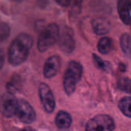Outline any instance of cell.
Returning a JSON list of instances; mask_svg holds the SVG:
<instances>
[{
	"mask_svg": "<svg viewBox=\"0 0 131 131\" xmlns=\"http://www.w3.org/2000/svg\"><path fill=\"white\" fill-rule=\"evenodd\" d=\"M33 46V38L28 33H20L10 44L8 51V62L14 66L22 64Z\"/></svg>",
	"mask_w": 131,
	"mask_h": 131,
	"instance_id": "cell-1",
	"label": "cell"
},
{
	"mask_svg": "<svg viewBox=\"0 0 131 131\" xmlns=\"http://www.w3.org/2000/svg\"><path fill=\"white\" fill-rule=\"evenodd\" d=\"M59 27L56 23L47 25L41 31L38 39V49L41 53L47 51L59 38Z\"/></svg>",
	"mask_w": 131,
	"mask_h": 131,
	"instance_id": "cell-2",
	"label": "cell"
},
{
	"mask_svg": "<svg viewBox=\"0 0 131 131\" xmlns=\"http://www.w3.org/2000/svg\"><path fill=\"white\" fill-rule=\"evenodd\" d=\"M82 76V66L75 61L69 63L64 77V89L68 95H71Z\"/></svg>",
	"mask_w": 131,
	"mask_h": 131,
	"instance_id": "cell-3",
	"label": "cell"
},
{
	"mask_svg": "<svg viewBox=\"0 0 131 131\" xmlns=\"http://www.w3.org/2000/svg\"><path fill=\"white\" fill-rule=\"evenodd\" d=\"M114 123L107 115H97L91 119L86 125V131H113Z\"/></svg>",
	"mask_w": 131,
	"mask_h": 131,
	"instance_id": "cell-4",
	"label": "cell"
},
{
	"mask_svg": "<svg viewBox=\"0 0 131 131\" xmlns=\"http://www.w3.org/2000/svg\"><path fill=\"white\" fill-rule=\"evenodd\" d=\"M18 106V100L15 95L5 93L0 99V112L4 117L11 118L16 115Z\"/></svg>",
	"mask_w": 131,
	"mask_h": 131,
	"instance_id": "cell-5",
	"label": "cell"
},
{
	"mask_svg": "<svg viewBox=\"0 0 131 131\" xmlns=\"http://www.w3.org/2000/svg\"><path fill=\"white\" fill-rule=\"evenodd\" d=\"M18 119L26 124H30L35 120L36 114L31 105L25 100H18V106L15 115Z\"/></svg>",
	"mask_w": 131,
	"mask_h": 131,
	"instance_id": "cell-6",
	"label": "cell"
},
{
	"mask_svg": "<svg viewBox=\"0 0 131 131\" xmlns=\"http://www.w3.org/2000/svg\"><path fill=\"white\" fill-rule=\"evenodd\" d=\"M39 96L45 110L47 113H52L55 108V100L48 85L45 83L40 84Z\"/></svg>",
	"mask_w": 131,
	"mask_h": 131,
	"instance_id": "cell-7",
	"label": "cell"
},
{
	"mask_svg": "<svg viewBox=\"0 0 131 131\" xmlns=\"http://www.w3.org/2000/svg\"><path fill=\"white\" fill-rule=\"evenodd\" d=\"M61 68V59L58 56H51L45 63L43 73L45 77L50 79L56 76Z\"/></svg>",
	"mask_w": 131,
	"mask_h": 131,
	"instance_id": "cell-8",
	"label": "cell"
},
{
	"mask_svg": "<svg viewBox=\"0 0 131 131\" xmlns=\"http://www.w3.org/2000/svg\"><path fill=\"white\" fill-rule=\"evenodd\" d=\"M59 48L66 53H71L75 47V42L71 33L68 31H64L59 36L58 38Z\"/></svg>",
	"mask_w": 131,
	"mask_h": 131,
	"instance_id": "cell-9",
	"label": "cell"
},
{
	"mask_svg": "<svg viewBox=\"0 0 131 131\" xmlns=\"http://www.w3.org/2000/svg\"><path fill=\"white\" fill-rule=\"evenodd\" d=\"M92 28L96 34L104 35L111 30V24L104 17H97L92 21Z\"/></svg>",
	"mask_w": 131,
	"mask_h": 131,
	"instance_id": "cell-10",
	"label": "cell"
},
{
	"mask_svg": "<svg viewBox=\"0 0 131 131\" xmlns=\"http://www.w3.org/2000/svg\"><path fill=\"white\" fill-rule=\"evenodd\" d=\"M130 4L128 0H118L117 2V11L121 19L124 23L129 25L131 22V15L130 12Z\"/></svg>",
	"mask_w": 131,
	"mask_h": 131,
	"instance_id": "cell-11",
	"label": "cell"
},
{
	"mask_svg": "<svg viewBox=\"0 0 131 131\" xmlns=\"http://www.w3.org/2000/svg\"><path fill=\"white\" fill-rule=\"evenodd\" d=\"M7 93L15 95L21 90V78L18 74H14L5 85Z\"/></svg>",
	"mask_w": 131,
	"mask_h": 131,
	"instance_id": "cell-12",
	"label": "cell"
},
{
	"mask_svg": "<svg viewBox=\"0 0 131 131\" xmlns=\"http://www.w3.org/2000/svg\"><path fill=\"white\" fill-rule=\"evenodd\" d=\"M71 117L70 114L65 111H60L56 116L55 123L58 127L61 129H67L71 127Z\"/></svg>",
	"mask_w": 131,
	"mask_h": 131,
	"instance_id": "cell-13",
	"label": "cell"
},
{
	"mask_svg": "<svg viewBox=\"0 0 131 131\" xmlns=\"http://www.w3.org/2000/svg\"><path fill=\"white\" fill-rule=\"evenodd\" d=\"M113 48V41L111 38L103 37L101 39L97 44V49L102 54H107L111 51Z\"/></svg>",
	"mask_w": 131,
	"mask_h": 131,
	"instance_id": "cell-14",
	"label": "cell"
},
{
	"mask_svg": "<svg viewBox=\"0 0 131 131\" xmlns=\"http://www.w3.org/2000/svg\"><path fill=\"white\" fill-rule=\"evenodd\" d=\"M121 112L128 117H131V97L123 98L118 105Z\"/></svg>",
	"mask_w": 131,
	"mask_h": 131,
	"instance_id": "cell-15",
	"label": "cell"
},
{
	"mask_svg": "<svg viewBox=\"0 0 131 131\" xmlns=\"http://www.w3.org/2000/svg\"><path fill=\"white\" fill-rule=\"evenodd\" d=\"M121 46L127 55L131 54V38L129 34L124 33L121 37Z\"/></svg>",
	"mask_w": 131,
	"mask_h": 131,
	"instance_id": "cell-16",
	"label": "cell"
},
{
	"mask_svg": "<svg viewBox=\"0 0 131 131\" xmlns=\"http://www.w3.org/2000/svg\"><path fill=\"white\" fill-rule=\"evenodd\" d=\"M83 0H74L71 4V8L69 12L71 18H76L81 13Z\"/></svg>",
	"mask_w": 131,
	"mask_h": 131,
	"instance_id": "cell-17",
	"label": "cell"
},
{
	"mask_svg": "<svg viewBox=\"0 0 131 131\" xmlns=\"http://www.w3.org/2000/svg\"><path fill=\"white\" fill-rule=\"evenodd\" d=\"M118 87L120 90L126 92V93H131V80L128 78H122L121 80H118L117 83Z\"/></svg>",
	"mask_w": 131,
	"mask_h": 131,
	"instance_id": "cell-18",
	"label": "cell"
},
{
	"mask_svg": "<svg viewBox=\"0 0 131 131\" xmlns=\"http://www.w3.org/2000/svg\"><path fill=\"white\" fill-rule=\"evenodd\" d=\"M10 27L5 22H0V42L6 40L10 35Z\"/></svg>",
	"mask_w": 131,
	"mask_h": 131,
	"instance_id": "cell-19",
	"label": "cell"
},
{
	"mask_svg": "<svg viewBox=\"0 0 131 131\" xmlns=\"http://www.w3.org/2000/svg\"><path fill=\"white\" fill-rule=\"evenodd\" d=\"M93 58H94V63L96 65L97 67H98L99 69H103V70H108L110 68H111V65L108 62H106V61H104L102 59H101L98 56L94 54L93 55Z\"/></svg>",
	"mask_w": 131,
	"mask_h": 131,
	"instance_id": "cell-20",
	"label": "cell"
},
{
	"mask_svg": "<svg viewBox=\"0 0 131 131\" xmlns=\"http://www.w3.org/2000/svg\"><path fill=\"white\" fill-rule=\"evenodd\" d=\"M60 5L63 7H68L71 5L74 0H55Z\"/></svg>",
	"mask_w": 131,
	"mask_h": 131,
	"instance_id": "cell-21",
	"label": "cell"
},
{
	"mask_svg": "<svg viewBox=\"0 0 131 131\" xmlns=\"http://www.w3.org/2000/svg\"><path fill=\"white\" fill-rule=\"evenodd\" d=\"M5 52L2 49L0 48V70L3 68L4 64H5Z\"/></svg>",
	"mask_w": 131,
	"mask_h": 131,
	"instance_id": "cell-22",
	"label": "cell"
},
{
	"mask_svg": "<svg viewBox=\"0 0 131 131\" xmlns=\"http://www.w3.org/2000/svg\"><path fill=\"white\" fill-rule=\"evenodd\" d=\"M20 131H35L31 127H24L23 129H21Z\"/></svg>",
	"mask_w": 131,
	"mask_h": 131,
	"instance_id": "cell-23",
	"label": "cell"
},
{
	"mask_svg": "<svg viewBox=\"0 0 131 131\" xmlns=\"http://www.w3.org/2000/svg\"><path fill=\"white\" fill-rule=\"evenodd\" d=\"M128 2H129V4H130V8H131V0H128Z\"/></svg>",
	"mask_w": 131,
	"mask_h": 131,
	"instance_id": "cell-24",
	"label": "cell"
}]
</instances>
